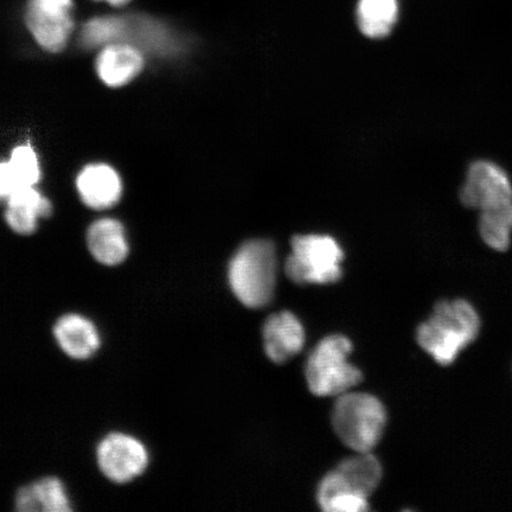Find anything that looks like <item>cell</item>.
I'll return each mask as SVG.
<instances>
[{
  "label": "cell",
  "instance_id": "cell-1",
  "mask_svg": "<svg viewBox=\"0 0 512 512\" xmlns=\"http://www.w3.org/2000/svg\"><path fill=\"white\" fill-rule=\"evenodd\" d=\"M480 319L465 300L440 302L430 319L418 329V342L441 366H450L465 348L476 341Z\"/></svg>",
  "mask_w": 512,
  "mask_h": 512
},
{
  "label": "cell",
  "instance_id": "cell-2",
  "mask_svg": "<svg viewBox=\"0 0 512 512\" xmlns=\"http://www.w3.org/2000/svg\"><path fill=\"white\" fill-rule=\"evenodd\" d=\"M228 278L235 297L249 309L270 304L277 283V256L265 240L242 245L230 261Z\"/></svg>",
  "mask_w": 512,
  "mask_h": 512
},
{
  "label": "cell",
  "instance_id": "cell-3",
  "mask_svg": "<svg viewBox=\"0 0 512 512\" xmlns=\"http://www.w3.org/2000/svg\"><path fill=\"white\" fill-rule=\"evenodd\" d=\"M386 424V409L375 396L351 392L338 396L332 411V426L338 438L352 451L373 450L380 443Z\"/></svg>",
  "mask_w": 512,
  "mask_h": 512
},
{
  "label": "cell",
  "instance_id": "cell-4",
  "mask_svg": "<svg viewBox=\"0 0 512 512\" xmlns=\"http://www.w3.org/2000/svg\"><path fill=\"white\" fill-rule=\"evenodd\" d=\"M352 344L342 335L320 341L307 358L305 375L311 392L317 396H339L360 384V369L348 362Z\"/></svg>",
  "mask_w": 512,
  "mask_h": 512
},
{
  "label": "cell",
  "instance_id": "cell-5",
  "mask_svg": "<svg viewBox=\"0 0 512 512\" xmlns=\"http://www.w3.org/2000/svg\"><path fill=\"white\" fill-rule=\"evenodd\" d=\"M343 256L341 247L330 236H296L286 261L287 277L299 285L336 283L342 277Z\"/></svg>",
  "mask_w": 512,
  "mask_h": 512
},
{
  "label": "cell",
  "instance_id": "cell-6",
  "mask_svg": "<svg viewBox=\"0 0 512 512\" xmlns=\"http://www.w3.org/2000/svg\"><path fill=\"white\" fill-rule=\"evenodd\" d=\"M73 9V0H29L25 23L38 46L53 54L67 47L75 28Z\"/></svg>",
  "mask_w": 512,
  "mask_h": 512
},
{
  "label": "cell",
  "instance_id": "cell-7",
  "mask_svg": "<svg viewBox=\"0 0 512 512\" xmlns=\"http://www.w3.org/2000/svg\"><path fill=\"white\" fill-rule=\"evenodd\" d=\"M460 200L464 206L480 210L512 203V184L507 172L488 160H478L467 171Z\"/></svg>",
  "mask_w": 512,
  "mask_h": 512
},
{
  "label": "cell",
  "instance_id": "cell-8",
  "mask_svg": "<svg viewBox=\"0 0 512 512\" xmlns=\"http://www.w3.org/2000/svg\"><path fill=\"white\" fill-rule=\"evenodd\" d=\"M98 463L108 479L124 484L142 475L149 465V453L136 438L115 433L101 441Z\"/></svg>",
  "mask_w": 512,
  "mask_h": 512
},
{
  "label": "cell",
  "instance_id": "cell-9",
  "mask_svg": "<svg viewBox=\"0 0 512 512\" xmlns=\"http://www.w3.org/2000/svg\"><path fill=\"white\" fill-rule=\"evenodd\" d=\"M76 189L86 207L107 210L120 202L124 185L118 171L111 165L92 163L86 165L76 177Z\"/></svg>",
  "mask_w": 512,
  "mask_h": 512
},
{
  "label": "cell",
  "instance_id": "cell-10",
  "mask_svg": "<svg viewBox=\"0 0 512 512\" xmlns=\"http://www.w3.org/2000/svg\"><path fill=\"white\" fill-rule=\"evenodd\" d=\"M145 67L143 50L130 43H112L102 47L95 60L99 79L111 88L125 87L138 78Z\"/></svg>",
  "mask_w": 512,
  "mask_h": 512
},
{
  "label": "cell",
  "instance_id": "cell-11",
  "mask_svg": "<svg viewBox=\"0 0 512 512\" xmlns=\"http://www.w3.org/2000/svg\"><path fill=\"white\" fill-rule=\"evenodd\" d=\"M264 342L268 358L274 363H285L302 351L305 332L302 323L291 312H279L264 325Z\"/></svg>",
  "mask_w": 512,
  "mask_h": 512
},
{
  "label": "cell",
  "instance_id": "cell-12",
  "mask_svg": "<svg viewBox=\"0 0 512 512\" xmlns=\"http://www.w3.org/2000/svg\"><path fill=\"white\" fill-rule=\"evenodd\" d=\"M51 214L53 204L36 187L18 189L6 200L5 221L19 235L34 234Z\"/></svg>",
  "mask_w": 512,
  "mask_h": 512
},
{
  "label": "cell",
  "instance_id": "cell-13",
  "mask_svg": "<svg viewBox=\"0 0 512 512\" xmlns=\"http://www.w3.org/2000/svg\"><path fill=\"white\" fill-rule=\"evenodd\" d=\"M87 245L94 259L105 266L123 264L130 253L125 227L112 217H102L89 226Z\"/></svg>",
  "mask_w": 512,
  "mask_h": 512
},
{
  "label": "cell",
  "instance_id": "cell-14",
  "mask_svg": "<svg viewBox=\"0 0 512 512\" xmlns=\"http://www.w3.org/2000/svg\"><path fill=\"white\" fill-rule=\"evenodd\" d=\"M151 54L170 55L178 49L177 37L162 22L145 16H123L121 41Z\"/></svg>",
  "mask_w": 512,
  "mask_h": 512
},
{
  "label": "cell",
  "instance_id": "cell-15",
  "mask_svg": "<svg viewBox=\"0 0 512 512\" xmlns=\"http://www.w3.org/2000/svg\"><path fill=\"white\" fill-rule=\"evenodd\" d=\"M57 343L75 360H87L100 347V335L91 320L80 315L63 316L54 328Z\"/></svg>",
  "mask_w": 512,
  "mask_h": 512
},
{
  "label": "cell",
  "instance_id": "cell-16",
  "mask_svg": "<svg viewBox=\"0 0 512 512\" xmlns=\"http://www.w3.org/2000/svg\"><path fill=\"white\" fill-rule=\"evenodd\" d=\"M16 508L21 512H69L73 510L61 480L53 477L44 478L40 482L24 486L19 490Z\"/></svg>",
  "mask_w": 512,
  "mask_h": 512
},
{
  "label": "cell",
  "instance_id": "cell-17",
  "mask_svg": "<svg viewBox=\"0 0 512 512\" xmlns=\"http://www.w3.org/2000/svg\"><path fill=\"white\" fill-rule=\"evenodd\" d=\"M317 501L328 512H363L369 510L368 498L358 495L335 471L319 484Z\"/></svg>",
  "mask_w": 512,
  "mask_h": 512
},
{
  "label": "cell",
  "instance_id": "cell-18",
  "mask_svg": "<svg viewBox=\"0 0 512 512\" xmlns=\"http://www.w3.org/2000/svg\"><path fill=\"white\" fill-rule=\"evenodd\" d=\"M336 472L358 495L369 498L379 486L382 467L370 452L357 453V456L344 460Z\"/></svg>",
  "mask_w": 512,
  "mask_h": 512
},
{
  "label": "cell",
  "instance_id": "cell-19",
  "mask_svg": "<svg viewBox=\"0 0 512 512\" xmlns=\"http://www.w3.org/2000/svg\"><path fill=\"white\" fill-rule=\"evenodd\" d=\"M398 16V0H360L357 6L358 27L370 38L388 36Z\"/></svg>",
  "mask_w": 512,
  "mask_h": 512
},
{
  "label": "cell",
  "instance_id": "cell-20",
  "mask_svg": "<svg viewBox=\"0 0 512 512\" xmlns=\"http://www.w3.org/2000/svg\"><path fill=\"white\" fill-rule=\"evenodd\" d=\"M479 230L486 245L498 252L507 251L511 243L512 203L482 210Z\"/></svg>",
  "mask_w": 512,
  "mask_h": 512
},
{
  "label": "cell",
  "instance_id": "cell-21",
  "mask_svg": "<svg viewBox=\"0 0 512 512\" xmlns=\"http://www.w3.org/2000/svg\"><path fill=\"white\" fill-rule=\"evenodd\" d=\"M123 31V16L95 17L83 25L80 42L83 48L98 49L119 43Z\"/></svg>",
  "mask_w": 512,
  "mask_h": 512
},
{
  "label": "cell",
  "instance_id": "cell-22",
  "mask_svg": "<svg viewBox=\"0 0 512 512\" xmlns=\"http://www.w3.org/2000/svg\"><path fill=\"white\" fill-rule=\"evenodd\" d=\"M28 188L14 159L0 160V201H6L18 189Z\"/></svg>",
  "mask_w": 512,
  "mask_h": 512
},
{
  "label": "cell",
  "instance_id": "cell-23",
  "mask_svg": "<svg viewBox=\"0 0 512 512\" xmlns=\"http://www.w3.org/2000/svg\"><path fill=\"white\" fill-rule=\"evenodd\" d=\"M101 2H106L112 6H123L127 3H130L131 0H101Z\"/></svg>",
  "mask_w": 512,
  "mask_h": 512
}]
</instances>
